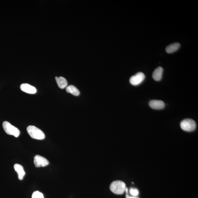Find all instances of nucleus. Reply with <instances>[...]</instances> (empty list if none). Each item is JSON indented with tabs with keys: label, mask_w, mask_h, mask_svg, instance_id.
<instances>
[{
	"label": "nucleus",
	"mask_w": 198,
	"mask_h": 198,
	"mask_svg": "<svg viewBox=\"0 0 198 198\" xmlns=\"http://www.w3.org/2000/svg\"><path fill=\"white\" fill-rule=\"evenodd\" d=\"M27 131L31 138L35 139L42 140L45 138V135L43 131L34 125H29L27 128Z\"/></svg>",
	"instance_id": "obj_1"
},
{
	"label": "nucleus",
	"mask_w": 198,
	"mask_h": 198,
	"mask_svg": "<svg viewBox=\"0 0 198 198\" xmlns=\"http://www.w3.org/2000/svg\"><path fill=\"white\" fill-rule=\"evenodd\" d=\"M125 183L120 181H114L111 184L110 189L113 193L117 195H122L125 191Z\"/></svg>",
	"instance_id": "obj_2"
},
{
	"label": "nucleus",
	"mask_w": 198,
	"mask_h": 198,
	"mask_svg": "<svg viewBox=\"0 0 198 198\" xmlns=\"http://www.w3.org/2000/svg\"><path fill=\"white\" fill-rule=\"evenodd\" d=\"M4 130L7 134L12 135L16 137H17L20 134V131L17 128L14 126L9 122L4 121L2 124Z\"/></svg>",
	"instance_id": "obj_3"
},
{
	"label": "nucleus",
	"mask_w": 198,
	"mask_h": 198,
	"mask_svg": "<svg viewBox=\"0 0 198 198\" xmlns=\"http://www.w3.org/2000/svg\"><path fill=\"white\" fill-rule=\"evenodd\" d=\"M180 126L183 130L191 132L195 130L196 127V124L193 120L186 119L181 122Z\"/></svg>",
	"instance_id": "obj_4"
},
{
	"label": "nucleus",
	"mask_w": 198,
	"mask_h": 198,
	"mask_svg": "<svg viewBox=\"0 0 198 198\" xmlns=\"http://www.w3.org/2000/svg\"><path fill=\"white\" fill-rule=\"evenodd\" d=\"M145 78V75L144 73L140 72L131 77L129 79V82L131 84L137 86L140 84Z\"/></svg>",
	"instance_id": "obj_5"
},
{
	"label": "nucleus",
	"mask_w": 198,
	"mask_h": 198,
	"mask_svg": "<svg viewBox=\"0 0 198 198\" xmlns=\"http://www.w3.org/2000/svg\"><path fill=\"white\" fill-rule=\"evenodd\" d=\"M34 163L36 167H39L47 166L49 164V162L44 157L36 155L34 158Z\"/></svg>",
	"instance_id": "obj_6"
},
{
	"label": "nucleus",
	"mask_w": 198,
	"mask_h": 198,
	"mask_svg": "<svg viewBox=\"0 0 198 198\" xmlns=\"http://www.w3.org/2000/svg\"><path fill=\"white\" fill-rule=\"evenodd\" d=\"M20 89L22 91L28 94H35L37 92L35 88L27 83H23L21 84L20 86Z\"/></svg>",
	"instance_id": "obj_7"
},
{
	"label": "nucleus",
	"mask_w": 198,
	"mask_h": 198,
	"mask_svg": "<svg viewBox=\"0 0 198 198\" xmlns=\"http://www.w3.org/2000/svg\"><path fill=\"white\" fill-rule=\"evenodd\" d=\"M149 106L155 110H161L164 108L165 103L163 101L157 100H152L149 102Z\"/></svg>",
	"instance_id": "obj_8"
},
{
	"label": "nucleus",
	"mask_w": 198,
	"mask_h": 198,
	"mask_svg": "<svg viewBox=\"0 0 198 198\" xmlns=\"http://www.w3.org/2000/svg\"><path fill=\"white\" fill-rule=\"evenodd\" d=\"M14 168L15 171L17 172L18 179L20 180H23L25 174L23 166L19 164H16Z\"/></svg>",
	"instance_id": "obj_9"
},
{
	"label": "nucleus",
	"mask_w": 198,
	"mask_h": 198,
	"mask_svg": "<svg viewBox=\"0 0 198 198\" xmlns=\"http://www.w3.org/2000/svg\"><path fill=\"white\" fill-rule=\"evenodd\" d=\"M163 69L162 67L159 66L155 69L153 73L152 77L155 80L159 81L162 78Z\"/></svg>",
	"instance_id": "obj_10"
},
{
	"label": "nucleus",
	"mask_w": 198,
	"mask_h": 198,
	"mask_svg": "<svg viewBox=\"0 0 198 198\" xmlns=\"http://www.w3.org/2000/svg\"><path fill=\"white\" fill-rule=\"evenodd\" d=\"M180 47V44L178 43H174L170 44L166 47V50L168 53H172L177 51Z\"/></svg>",
	"instance_id": "obj_11"
},
{
	"label": "nucleus",
	"mask_w": 198,
	"mask_h": 198,
	"mask_svg": "<svg viewBox=\"0 0 198 198\" xmlns=\"http://www.w3.org/2000/svg\"><path fill=\"white\" fill-rule=\"evenodd\" d=\"M55 80L58 87L60 88L63 89L67 86L68 82L66 79L63 77H55Z\"/></svg>",
	"instance_id": "obj_12"
},
{
	"label": "nucleus",
	"mask_w": 198,
	"mask_h": 198,
	"mask_svg": "<svg viewBox=\"0 0 198 198\" xmlns=\"http://www.w3.org/2000/svg\"><path fill=\"white\" fill-rule=\"evenodd\" d=\"M66 92L75 96H78L80 94V92L78 89L76 87L72 85L66 87Z\"/></svg>",
	"instance_id": "obj_13"
},
{
	"label": "nucleus",
	"mask_w": 198,
	"mask_h": 198,
	"mask_svg": "<svg viewBox=\"0 0 198 198\" xmlns=\"http://www.w3.org/2000/svg\"><path fill=\"white\" fill-rule=\"evenodd\" d=\"M129 192L131 195L134 197L137 196L139 194L138 190L136 188H131L129 190Z\"/></svg>",
	"instance_id": "obj_14"
},
{
	"label": "nucleus",
	"mask_w": 198,
	"mask_h": 198,
	"mask_svg": "<svg viewBox=\"0 0 198 198\" xmlns=\"http://www.w3.org/2000/svg\"><path fill=\"white\" fill-rule=\"evenodd\" d=\"M32 198H44L43 194L39 191L35 192L33 193Z\"/></svg>",
	"instance_id": "obj_15"
},
{
	"label": "nucleus",
	"mask_w": 198,
	"mask_h": 198,
	"mask_svg": "<svg viewBox=\"0 0 198 198\" xmlns=\"http://www.w3.org/2000/svg\"><path fill=\"white\" fill-rule=\"evenodd\" d=\"M126 198H139L138 197H134V196H129V195H128V194H127V195H126Z\"/></svg>",
	"instance_id": "obj_16"
}]
</instances>
